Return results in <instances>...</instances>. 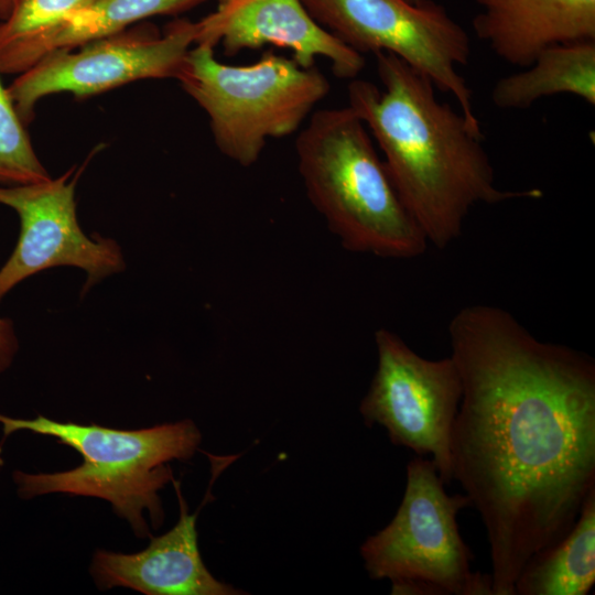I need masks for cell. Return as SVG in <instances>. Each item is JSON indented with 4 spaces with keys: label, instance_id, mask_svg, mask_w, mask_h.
<instances>
[{
    "label": "cell",
    "instance_id": "22",
    "mask_svg": "<svg viewBox=\"0 0 595 595\" xmlns=\"http://www.w3.org/2000/svg\"><path fill=\"white\" fill-rule=\"evenodd\" d=\"M227 1H229V0H217L218 6H219V4H223V3H226Z\"/></svg>",
    "mask_w": 595,
    "mask_h": 595
},
{
    "label": "cell",
    "instance_id": "7",
    "mask_svg": "<svg viewBox=\"0 0 595 595\" xmlns=\"http://www.w3.org/2000/svg\"><path fill=\"white\" fill-rule=\"evenodd\" d=\"M312 18L354 51L391 53L450 94L458 109L480 127L473 93L458 67L472 53L466 30L433 0H302Z\"/></svg>",
    "mask_w": 595,
    "mask_h": 595
},
{
    "label": "cell",
    "instance_id": "5",
    "mask_svg": "<svg viewBox=\"0 0 595 595\" xmlns=\"http://www.w3.org/2000/svg\"><path fill=\"white\" fill-rule=\"evenodd\" d=\"M176 79L207 115L217 149L244 167L259 160L269 139L300 130L329 91L315 66L272 51L251 64L229 65L203 44L190 50Z\"/></svg>",
    "mask_w": 595,
    "mask_h": 595
},
{
    "label": "cell",
    "instance_id": "2",
    "mask_svg": "<svg viewBox=\"0 0 595 595\" xmlns=\"http://www.w3.org/2000/svg\"><path fill=\"white\" fill-rule=\"evenodd\" d=\"M379 89L354 78L348 106L383 154L388 174L428 242L446 248L477 205L540 198L539 188L501 190L480 127L439 100L435 86L398 56L375 53Z\"/></svg>",
    "mask_w": 595,
    "mask_h": 595
},
{
    "label": "cell",
    "instance_id": "10",
    "mask_svg": "<svg viewBox=\"0 0 595 595\" xmlns=\"http://www.w3.org/2000/svg\"><path fill=\"white\" fill-rule=\"evenodd\" d=\"M82 169L73 166L57 178L0 186V204L20 218V235L0 269V302L18 283L43 270L71 266L87 273L83 292L123 271L120 246L111 238L88 237L76 215L75 187Z\"/></svg>",
    "mask_w": 595,
    "mask_h": 595
},
{
    "label": "cell",
    "instance_id": "8",
    "mask_svg": "<svg viewBox=\"0 0 595 595\" xmlns=\"http://www.w3.org/2000/svg\"><path fill=\"white\" fill-rule=\"evenodd\" d=\"M377 369L359 411L368 426H383L394 445L431 455L442 482L453 480L451 441L462 380L450 356L431 360L396 333H375Z\"/></svg>",
    "mask_w": 595,
    "mask_h": 595
},
{
    "label": "cell",
    "instance_id": "1",
    "mask_svg": "<svg viewBox=\"0 0 595 595\" xmlns=\"http://www.w3.org/2000/svg\"><path fill=\"white\" fill-rule=\"evenodd\" d=\"M448 337L462 380L453 479L484 523L493 595H515L527 561L572 528L595 488V363L495 305L461 309Z\"/></svg>",
    "mask_w": 595,
    "mask_h": 595
},
{
    "label": "cell",
    "instance_id": "9",
    "mask_svg": "<svg viewBox=\"0 0 595 595\" xmlns=\"http://www.w3.org/2000/svg\"><path fill=\"white\" fill-rule=\"evenodd\" d=\"M196 22L178 20L163 35L125 30L71 50L53 52L8 86L24 123L42 98L61 93L88 97L140 79L177 78L195 45Z\"/></svg>",
    "mask_w": 595,
    "mask_h": 595
},
{
    "label": "cell",
    "instance_id": "6",
    "mask_svg": "<svg viewBox=\"0 0 595 595\" xmlns=\"http://www.w3.org/2000/svg\"><path fill=\"white\" fill-rule=\"evenodd\" d=\"M444 485L431 459L410 461L397 513L360 547L369 576L389 580L391 594L493 595L490 574L470 570L458 530L457 515L470 500L447 495Z\"/></svg>",
    "mask_w": 595,
    "mask_h": 595
},
{
    "label": "cell",
    "instance_id": "12",
    "mask_svg": "<svg viewBox=\"0 0 595 595\" xmlns=\"http://www.w3.org/2000/svg\"><path fill=\"white\" fill-rule=\"evenodd\" d=\"M180 519L166 533L131 554L98 549L90 574L99 589L127 587L145 595H238L245 592L216 580L202 561L196 516L188 513L177 482L173 480Z\"/></svg>",
    "mask_w": 595,
    "mask_h": 595
},
{
    "label": "cell",
    "instance_id": "15",
    "mask_svg": "<svg viewBox=\"0 0 595 595\" xmlns=\"http://www.w3.org/2000/svg\"><path fill=\"white\" fill-rule=\"evenodd\" d=\"M564 94L595 105V41L543 50L527 67L497 80L491 101L500 109H526L544 97Z\"/></svg>",
    "mask_w": 595,
    "mask_h": 595
},
{
    "label": "cell",
    "instance_id": "11",
    "mask_svg": "<svg viewBox=\"0 0 595 595\" xmlns=\"http://www.w3.org/2000/svg\"><path fill=\"white\" fill-rule=\"evenodd\" d=\"M196 24L195 45L220 44L226 55L273 45L304 68L324 57L339 78L354 79L365 67L363 54L322 28L302 0H229Z\"/></svg>",
    "mask_w": 595,
    "mask_h": 595
},
{
    "label": "cell",
    "instance_id": "4",
    "mask_svg": "<svg viewBox=\"0 0 595 595\" xmlns=\"http://www.w3.org/2000/svg\"><path fill=\"white\" fill-rule=\"evenodd\" d=\"M3 437L19 431L51 436L76 450L83 463L68 470L29 474L14 470L18 496L31 499L46 494L97 497L111 504L138 538L151 537L144 512L159 528L164 512L159 496L173 473L167 463L187 461L202 435L195 423L184 420L140 430H118L91 423L58 422L37 415L18 419L0 413Z\"/></svg>",
    "mask_w": 595,
    "mask_h": 595
},
{
    "label": "cell",
    "instance_id": "18",
    "mask_svg": "<svg viewBox=\"0 0 595 595\" xmlns=\"http://www.w3.org/2000/svg\"><path fill=\"white\" fill-rule=\"evenodd\" d=\"M91 0H19L0 22V51L51 30Z\"/></svg>",
    "mask_w": 595,
    "mask_h": 595
},
{
    "label": "cell",
    "instance_id": "21",
    "mask_svg": "<svg viewBox=\"0 0 595 595\" xmlns=\"http://www.w3.org/2000/svg\"><path fill=\"white\" fill-rule=\"evenodd\" d=\"M412 3H422V2H425V1H429V0H408Z\"/></svg>",
    "mask_w": 595,
    "mask_h": 595
},
{
    "label": "cell",
    "instance_id": "20",
    "mask_svg": "<svg viewBox=\"0 0 595 595\" xmlns=\"http://www.w3.org/2000/svg\"><path fill=\"white\" fill-rule=\"evenodd\" d=\"M19 0H0V22L9 17Z\"/></svg>",
    "mask_w": 595,
    "mask_h": 595
},
{
    "label": "cell",
    "instance_id": "13",
    "mask_svg": "<svg viewBox=\"0 0 595 595\" xmlns=\"http://www.w3.org/2000/svg\"><path fill=\"white\" fill-rule=\"evenodd\" d=\"M475 34L501 61L527 67L543 50L595 41V0H475Z\"/></svg>",
    "mask_w": 595,
    "mask_h": 595
},
{
    "label": "cell",
    "instance_id": "3",
    "mask_svg": "<svg viewBox=\"0 0 595 595\" xmlns=\"http://www.w3.org/2000/svg\"><path fill=\"white\" fill-rule=\"evenodd\" d=\"M306 195L348 250L409 259L428 240L400 198L374 139L349 107L320 109L295 139Z\"/></svg>",
    "mask_w": 595,
    "mask_h": 595
},
{
    "label": "cell",
    "instance_id": "19",
    "mask_svg": "<svg viewBox=\"0 0 595 595\" xmlns=\"http://www.w3.org/2000/svg\"><path fill=\"white\" fill-rule=\"evenodd\" d=\"M18 348L19 343L12 321L0 317V374L12 365Z\"/></svg>",
    "mask_w": 595,
    "mask_h": 595
},
{
    "label": "cell",
    "instance_id": "14",
    "mask_svg": "<svg viewBox=\"0 0 595 595\" xmlns=\"http://www.w3.org/2000/svg\"><path fill=\"white\" fill-rule=\"evenodd\" d=\"M205 0H91L41 35L0 51V73L20 75L46 55L113 35L143 19L188 10Z\"/></svg>",
    "mask_w": 595,
    "mask_h": 595
},
{
    "label": "cell",
    "instance_id": "16",
    "mask_svg": "<svg viewBox=\"0 0 595 595\" xmlns=\"http://www.w3.org/2000/svg\"><path fill=\"white\" fill-rule=\"evenodd\" d=\"M595 583V488L572 528L536 552L515 583V595H586Z\"/></svg>",
    "mask_w": 595,
    "mask_h": 595
},
{
    "label": "cell",
    "instance_id": "17",
    "mask_svg": "<svg viewBox=\"0 0 595 595\" xmlns=\"http://www.w3.org/2000/svg\"><path fill=\"white\" fill-rule=\"evenodd\" d=\"M24 125L8 87L0 78V184L3 186L51 178L33 149Z\"/></svg>",
    "mask_w": 595,
    "mask_h": 595
}]
</instances>
